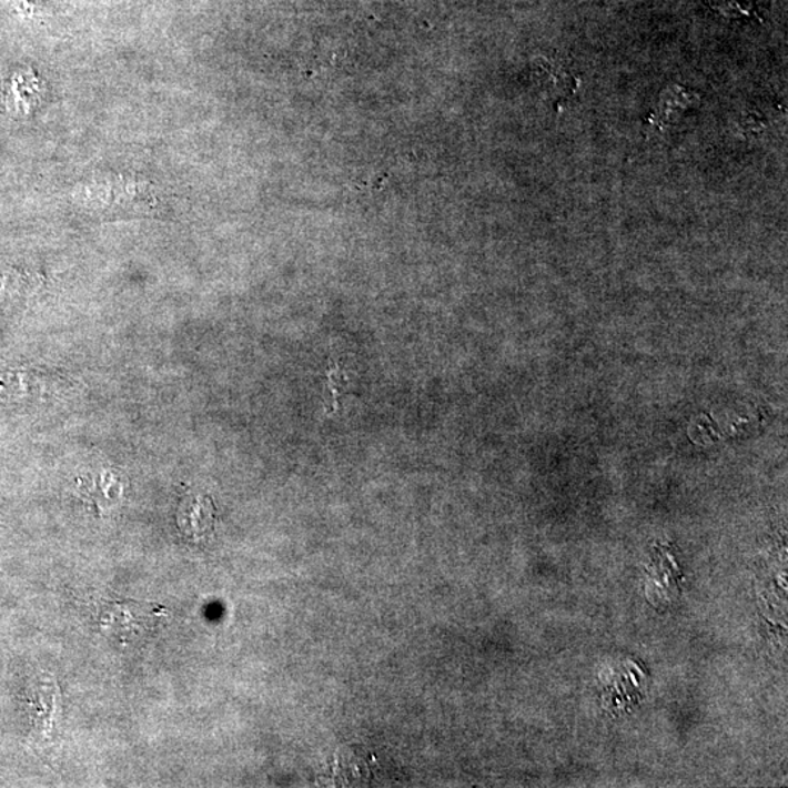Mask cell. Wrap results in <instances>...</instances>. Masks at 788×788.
<instances>
[{
  "instance_id": "cell-1",
  "label": "cell",
  "mask_w": 788,
  "mask_h": 788,
  "mask_svg": "<svg viewBox=\"0 0 788 788\" xmlns=\"http://www.w3.org/2000/svg\"><path fill=\"white\" fill-rule=\"evenodd\" d=\"M166 618L169 610L165 606L151 602L118 600L101 610L99 624L107 637L122 647H129L156 634Z\"/></svg>"
},
{
  "instance_id": "cell-3",
  "label": "cell",
  "mask_w": 788,
  "mask_h": 788,
  "mask_svg": "<svg viewBox=\"0 0 788 788\" xmlns=\"http://www.w3.org/2000/svg\"><path fill=\"white\" fill-rule=\"evenodd\" d=\"M210 504L205 501H192L188 507H183L182 516H180V528L184 535L192 537L193 541H201L208 535L212 527V513Z\"/></svg>"
},
{
  "instance_id": "cell-2",
  "label": "cell",
  "mask_w": 788,
  "mask_h": 788,
  "mask_svg": "<svg viewBox=\"0 0 788 788\" xmlns=\"http://www.w3.org/2000/svg\"><path fill=\"white\" fill-rule=\"evenodd\" d=\"M698 95L693 91L685 90L684 87L671 85L661 92L660 100L653 111L651 119L648 120V127L655 131H665L675 122H678L680 115L686 109L697 103Z\"/></svg>"
}]
</instances>
